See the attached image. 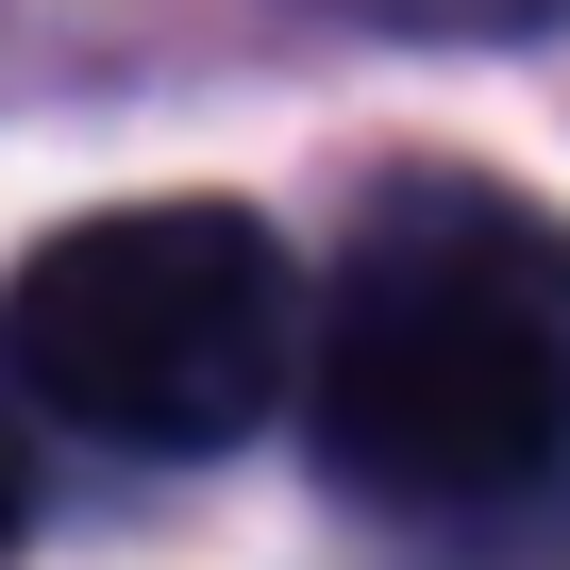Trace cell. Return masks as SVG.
Segmentation results:
<instances>
[{"label": "cell", "mask_w": 570, "mask_h": 570, "mask_svg": "<svg viewBox=\"0 0 570 570\" xmlns=\"http://www.w3.org/2000/svg\"><path fill=\"white\" fill-rule=\"evenodd\" d=\"M303 420L353 503H520L570 470V218L403 168L303 336Z\"/></svg>", "instance_id": "cell-1"}, {"label": "cell", "mask_w": 570, "mask_h": 570, "mask_svg": "<svg viewBox=\"0 0 570 570\" xmlns=\"http://www.w3.org/2000/svg\"><path fill=\"white\" fill-rule=\"evenodd\" d=\"M0 370L118 453H218L303 386V268L252 202H118L18 252Z\"/></svg>", "instance_id": "cell-2"}, {"label": "cell", "mask_w": 570, "mask_h": 570, "mask_svg": "<svg viewBox=\"0 0 570 570\" xmlns=\"http://www.w3.org/2000/svg\"><path fill=\"white\" fill-rule=\"evenodd\" d=\"M18 503H35V487H18V436H0V553H18Z\"/></svg>", "instance_id": "cell-3"}]
</instances>
